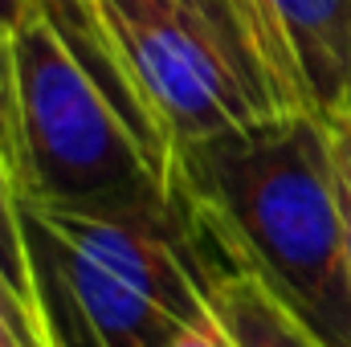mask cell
Masks as SVG:
<instances>
[{
	"label": "cell",
	"mask_w": 351,
	"mask_h": 347,
	"mask_svg": "<svg viewBox=\"0 0 351 347\" xmlns=\"http://www.w3.org/2000/svg\"><path fill=\"white\" fill-rule=\"evenodd\" d=\"M12 58L21 196L78 208L180 200V152L123 70L94 0H33Z\"/></svg>",
	"instance_id": "1"
},
{
	"label": "cell",
	"mask_w": 351,
	"mask_h": 347,
	"mask_svg": "<svg viewBox=\"0 0 351 347\" xmlns=\"http://www.w3.org/2000/svg\"><path fill=\"white\" fill-rule=\"evenodd\" d=\"M180 192L327 339L351 347V265L327 123L274 115L180 147Z\"/></svg>",
	"instance_id": "2"
},
{
	"label": "cell",
	"mask_w": 351,
	"mask_h": 347,
	"mask_svg": "<svg viewBox=\"0 0 351 347\" xmlns=\"http://www.w3.org/2000/svg\"><path fill=\"white\" fill-rule=\"evenodd\" d=\"M49 347H168L208 311L200 237L176 204L78 208L16 196Z\"/></svg>",
	"instance_id": "3"
},
{
	"label": "cell",
	"mask_w": 351,
	"mask_h": 347,
	"mask_svg": "<svg viewBox=\"0 0 351 347\" xmlns=\"http://www.w3.org/2000/svg\"><path fill=\"white\" fill-rule=\"evenodd\" d=\"M94 8L176 152L282 115L225 0H94Z\"/></svg>",
	"instance_id": "4"
},
{
	"label": "cell",
	"mask_w": 351,
	"mask_h": 347,
	"mask_svg": "<svg viewBox=\"0 0 351 347\" xmlns=\"http://www.w3.org/2000/svg\"><path fill=\"white\" fill-rule=\"evenodd\" d=\"M282 115L351 110V0H225Z\"/></svg>",
	"instance_id": "5"
},
{
	"label": "cell",
	"mask_w": 351,
	"mask_h": 347,
	"mask_svg": "<svg viewBox=\"0 0 351 347\" xmlns=\"http://www.w3.org/2000/svg\"><path fill=\"white\" fill-rule=\"evenodd\" d=\"M188 213L204 254L208 302L221 315L233 347H331L217 225H208L192 204Z\"/></svg>",
	"instance_id": "6"
},
{
	"label": "cell",
	"mask_w": 351,
	"mask_h": 347,
	"mask_svg": "<svg viewBox=\"0 0 351 347\" xmlns=\"http://www.w3.org/2000/svg\"><path fill=\"white\" fill-rule=\"evenodd\" d=\"M0 164L12 176L16 196L25 188V147H21V94H16V58L12 37L0 29Z\"/></svg>",
	"instance_id": "7"
},
{
	"label": "cell",
	"mask_w": 351,
	"mask_h": 347,
	"mask_svg": "<svg viewBox=\"0 0 351 347\" xmlns=\"http://www.w3.org/2000/svg\"><path fill=\"white\" fill-rule=\"evenodd\" d=\"M0 270L8 274V282L16 286V294L33 307V270H29V254H25V229H21V208H16V184L0 164Z\"/></svg>",
	"instance_id": "8"
},
{
	"label": "cell",
	"mask_w": 351,
	"mask_h": 347,
	"mask_svg": "<svg viewBox=\"0 0 351 347\" xmlns=\"http://www.w3.org/2000/svg\"><path fill=\"white\" fill-rule=\"evenodd\" d=\"M0 347H49L41 319L16 294V286L8 282L4 270H0Z\"/></svg>",
	"instance_id": "9"
},
{
	"label": "cell",
	"mask_w": 351,
	"mask_h": 347,
	"mask_svg": "<svg viewBox=\"0 0 351 347\" xmlns=\"http://www.w3.org/2000/svg\"><path fill=\"white\" fill-rule=\"evenodd\" d=\"M327 123V147H331V168L339 184V200H343V225H348V265H351V110L323 119Z\"/></svg>",
	"instance_id": "10"
},
{
	"label": "cell",
	"mask_w": 351,
	"mask_h": 347,
	"mask_svg": "<svg viewBox=\"0 0 351 347\" xmlns=\"http://www.w3.org/2000/svg\"><path fill=\"white\" fill-rule=\"evenodd\" d=\"M168 347H233V339H229V331H225L221 315H217V311H213V302H208V311H204L196 323H188V327H184Z\"/></svg>",
	"instance_id": "11"
},
{
	"label": "cell",
	"mask_w": 351,
	"mask_h": 347,
	"mask_svg": "<svg viewBox=\"0 0 351 347\" xmlns=\"http://www.w3.org/2000/svg\"><path fill=\"white\" fill-rule=\"evenodd\" d=\"M29 12H33V0H0V29L12 37L29 21Z\"/></svg>",
	"instance_id": "12"
}]
</instances>
